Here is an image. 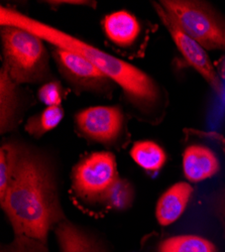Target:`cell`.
<instances>
[{"mask_svg":"<svg viewBox=\"0 0 225 252\" xmlns=\"http://www.w3.org/2000/svg\"><path fill=\"white\" fill-rule=\"evenodd\" d=\"M1 207L15 236L47 244L50 230L64 221L54 176L43 158L20 149Z\"/></svg>","mask_w":225,"mask_h":252,"instance_id":"1","label":"cell"},{"mask_svg":"<svg viewBox=\"0 0 225 252\" xmlns=\"http://www.w3.org/2000/svg\"><path fill=\"white\" fill-rule=\"evenodd\" d=\"M0 26L26 30L55 48L67 50L85 58L110 81L119 85L127 98L139 108L149 107L159 99V87L147 73L73 34L4 6L0 8Z\"/></svg>","mask_w":225,"mask_h":252,"instance_id":"2","label":"cell"},{"mask_svg":"<svg viewBox=\"0 0 225 252\" xmlns=\"http://www.w3.org/2000/svg\"><path fill=\"white\" fill-rule=\"evenodd\" d=\"M3 68L18 84L43 81L49 73L45 41L35 34L15 27H1Z\"/></svg>","mask_w":225,"mask_h":252,"instance_id":"3","label":"cell"},{"mask_svg":"<svg viewBox=\"0 0 225 252\" xmlns=\"http://www.w3.org/2000/svg\"><path fill=\"white\" fill-rule=\"evenodd\" d=\"M160 4L204 49L225 51V19L207 3L195 0H162Z\"/></svg>","mask_w":225,"mask_h":252,"instance_id":"4","label":"cell"},{"mask_svg":"<svg viewBox=\"0 0 225 252\" xmlns=\"http://www.w3.org/2000/svg\"><path fill=\"white\" fill-rule=\"evenodd\" d=\"M119 178L111 153H94L82 159L73 171V186L82 198L100 200Z\"/></svg>","mask_w":225,"mask_h":252,"instance_id":"5","label":"cell"},{"mask_svg":"<svg viewBox=\"0 0 225 252\" xmlns=\"http://www.w3.org/2000/svg\"><path fill=\"white\" fill-rule=\"evenodd\" d=\"M154 7L163 27L170 32L176 47L188 64L206 80L217 94L221 95L224 91L222 82L212 65L206 50L184 32L175 18L160 3L154 2Z\"/></svg>","mask_w":225,"mask_h":252,"instance_id":"6","label":"cell"},{"mask_svg":"<svg viewBox=\"0 0 225 252\" xmlns=\"http://www.w3.org/2000/svg\"><path fill=\"white\" fill-rule=\"evenodd\" d=\"M124 115L117 106H93L76 115V124L81 133L101 143L114 141L122 128Z\"/></svg>","mask_w":225,"mask_h":252,"instance_id":"7","label":"cell"},{"mask_svg":"<svg viewBox=\"0 0 225 252\" xmlns=\"http://www.w3.org/2000/svg\"><path fill=\"white\" fill-rule=\"evenodd\" d=\"M53 55L60 72L78 88L98 91L110 81L91 62L76 53L55 48Z\"/></svg>","mask_w":225,"mask_h":252,"instance_id":"8","label":"cell"},{"mask_svg":"<svg viewBox=\"0 0 225 252\" xmlns=\"http://www.w3.org/2000/svg\"><path fill=\"white\" fill-rule=\"evenodd\" d=\"M220 164L215 154L206 146L193 144L183 155V171L188 181L197 183L219 172Z\"/></svg>","mask_w":225,"mask_h":252,"instance_id":"9","label":"cell"},{"mask_svg":"<svg viewBox=\"0 0 225 252\" xmlns=\"http://www.w3.org/2000/svg\"><path fill=\"white\" fill-rule=\"evenodd\" d=\"M193 189L188 183H177L163 193L158 201L156 216L162 226L177 221L185 211L192 196Z\"/></svg>","mask_w":225,"mask_h":252,"instance_id":"10","label":"cell"},{"mask_svg":"<svg viewBox=\"0 0 225 252\" xmlns=\"http://www.w3.org/2000/svg\"><path fill=\"white\" fill-rule=\"evenodd\" d=\"M103 30L109 40L116 46L127 48L134 44L140 33L137 18L129 11L119 10L103 19Z\"/></svg>","mask_w":225,"mask_h":252,"instance_id":"11","label":"cell"},{"mask_svg":"<svg viewBox=\"0 0 225 252\" xmlns=\"http://www.w3.org/2000/svg\"><path fill=\"white\" fill-rule=\"evenodd\" d=\"M55 229L61 252H105L83 230L68 221L59 223Z\"/></svg>","mask_w":225,"mask_h":252,"instance_id":"12","label":"cell"},{"mask_svg":"<svg viewBox=\"0 0 225 252\" xmlns=\"http://www.w3.org/2000/svg\"><path fill=\"white\" fill-rule=\"evenodd\" d=\"M17 107L18 97L16 84L2 67L1 73H0V129H1V133L7 132L13 128Z\"/></svg>","mask_w":225,"mask_h":252,"instance_id":"13","label":"cell"},{"mask_svg":"<svg viewBox=\"0 0 225 252\" xmlns=\"http://www.w3.org/2000/svg\"><path fill=\"white\" fill-rule=\"evenodd\" d=\"M132 159L147 172H159L167 161V155L159 144L151 140L137 141L130 151Z\"/></svg>","mask_w":225,"mask_h":252,"instance_id":"14","label":"cell"},{"mask_svg":"<svg viewBox=\"0 0 225 252\" xmlns=\"http://www.w3.org/2000/svg\"><path fill=\"white\" fill-rule=\"evenodd\" d=\"M160 252H216L209 240L195 235L174 236L162 241Z\"/></svg>","mask_w":225,"mask_h":252,"instance_id":"15","label":"cell"},{"mask_svg":"<svg viewBox=\"0 0 225 252\" xmlns=\"http://www.w3.org/2000/svg\"><path fill=\"white\" fill-rule=\"evenodd\" d=\"M64 118V110L61 106H48L38 115H34L28 120L27 131L39 137L43 134L55 129Z\"/></svg>","mask_w":225,"mask_h":252,"instance_id":"16","label":"cell"},{"mask_svg":"<svg viewBox=\"0 0 225 252\" xmlns=\"http://www.w3.org/2000/svg\"><path fill=\"white\" fill-rule=\"evenodd\" d=\"M133 198L134 191L130 183L118 178L100 200L113 209L124 210L132 204Z\"/></svg>","mask_w":225,"mask_h":252,"instance_id":"17","label":"cell"},{"mask_svg":"<svg viewBox=\"0 0 225 252\" xmlns=\"http://www.w3.org/2000/svg\"><path fill=\"white\" fill-rule=\"evenodd\" d=\"M20 148L13 143H5L0 150V197L3 196L13 177Z\"/></svg>","mask_w":225,"mask_h":252,"instance_id":"18","label":"cell"},{"mask_svg":"<svg viewBox=\"0 0 225 252\" xmlns=\"http://www.w3.org/2000/svg\"><path fill=\"white\" fill-rule=\"evenodd\" d=\"M38 98L48 106H61L63 90L59 82H49L39 88Z\"/></svg>","mask_w":225,"mask_h":252,"instance_id":"19","label":"cell"},{"mask_svg":"<svg viewBox=\"0 0 225 252\" xmlns=\"http://www.w3.org/2000/svg\"><path fill=\"white\" fill-rule=\"evenodd\" d=\"M3 252H48V249L47 244L37 240L15 236L13 242L9 244Z\"/></svg>","mask_w":225,"mask_h":252,"instance_id":"20","label":"cell"},{"mask_svg":"<svg viewBox=\"0 0 225 252\" xmlns=\"http://www.w3.org/2000/svg\"><path fill=\"white\" fill-rule=\"evenodd\" d=\"M216 212L222 221L224 231H225V191H223L217 198L216 201Z\"/></svg>","mask_w":225,"mask_h":252,"instance_id":"21","label":"cell"}]
</instances>
